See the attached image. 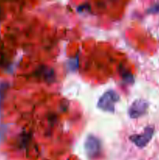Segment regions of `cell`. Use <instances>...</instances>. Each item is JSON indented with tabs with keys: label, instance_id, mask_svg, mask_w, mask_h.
<instances>
[{
	"label": "cell",
	"instance_id": "6da1fadb",
	"mask_svg": "<svg viewBox=\"0 0 159 160\" xmlns=\"http://www.w3.org/2000/svg\"><path fill=\"white\" fill-rule=\"evenodd\" d=\"M119 95L114 90H108L104 92L99 98L98 107L101 110L108 112H115V104L119 101Z\"/></svg>",
	"mask_w": 159,
	"mask_h": 160
},
{
	"label": "cell",
	"instance_id": "7a4b0ae2",
	"mask_svg": "<svg viewBox=\"0 0 159 160\" xmlns=\"http://www.w3.org/2000/svg\"><path fill=\"white\" fill-rule=\"evenodd\" d=\"M154 129L153 127H147L140 134H134L129 137V140L138 148H143L148 145L154 135Z\"/></svg>",
	"mask_w": 159,
	"mask_h": 160
},
{
	"label": "cell",
	"instance_id": "3957f363",
	"mask_svg": "<svg viewBox=\"0 0 159 160\" xmlns=\"http://www.w3.org/2000/svg\"><path fill=\"white\" fill-rule=\"evenodd\" d=\"M86 154L90 159L97 157L101 150V144L99 139L94 135H88L86 138L85 144Z\"/></svg>",
	"mask_w": 159,
	"mask_h": 160
},
{
	"label": "cell",
	"instance_id": "277c9868",
	"mask_svg": "<svg viewBox=\"0 0 159 160\" xmlns=\"http://www.w3.org/2000/svg\"><path fill=\"white\" fill-rule=\"evenodd\" d=\"M147 108V102L143 99H137L135 100L129 106L128 113L130 118L137 119L146 113Z\"/></svg>",
	"mask_w": 159,
	"mask_h": 160
},
{
	"label": "cell",
	"instance_id": "5b68a950",
	"mask_svg": "<svg viewBox=\"0 0 159 160\" xmlns=\"http://www.w3.org/2000/svg\"><path fill=\"white\" fill-rule=\"evenodd\" d=\"M8 84L7 83H1L0 84V109H1V106L3 98H4L5 93H6V91L8 88Z\"/></svg>",
	"mask_w": 159,
	"mask_h": 160
},
{
	"label": "cell",
	"instance_id": "8992f818",
	"mask_svg": "<svg viewBox=\"0 0 159 160\" xmlns=\"http://www.w3.org/2000/svg\"><path fill=\"white\" fill-rule=\"evenodd\" d=\"M147 12L149 14L159 13V2L155 3V4L152 5L151 6H150L147 9Z\"/></svg>",
	"mask_w": 159,
	"mask_h": 160
},
{
	"label": "cell",
	"instance_id": "52a82bcc",
	"mask_svg": "<svg viewBox=\"0 0 159 160\" xmlns=\"http://www.w3.org/2000/svg\"><path fill=\"white\" fill-rule=\"evenodd\" d=\"M123 78L124 79V81H126V82H133V77L132 74H129V72H123Z\"/></svg>",
	"mask_w": 159,
	"mask_h": 160
}]
</instances>
